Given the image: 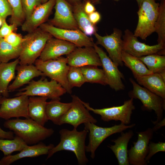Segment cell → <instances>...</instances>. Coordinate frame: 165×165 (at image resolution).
<instances>
[{"mask_svg": "<svg viewBox=\"0 0 165 165\" xmlns=\"http://www.w3.org/2000/svg\"><path fill=\"white\" fill-rule=\"evenodd\" d=\"M3 126L28 145L38 144L54 133L53 129L46 128L30 118L8 119L4 122Z\"/></svg>", "mask_w": 165, "mask_h": 165, "instance_id": "6da1fadb", "label": "cell"}, {"mask_svg": "<svg viewBox=\"0 0 165 165\" xmlns=\"http://www.w3.org/2000/svg\"><path fill=\"white\" fill-rule=\"evenodd\" d=\"M88 132V130L85 128L81 131L74 128L72 130L66 129L60 130L59 132L60 141L57 145L49 150L46 160L57 152L66 150L74 153L78 164H86L89 160L86 154L85 140Z\"/></svg>", "mask_w": 165, "mask_h": 165, "instance_id": "7a4b0ae2", "label": "cell"}, {"mask_svg": "<svg viewBox=\"0 0 165 165\" xmlns=\"http://www.w3.org/2000/svg\"><path fill=\"white\" fill-rule=\"evenodd\" d=\"M53 36L39 27L23 37L19 58L20 65L31 64L39 57L48 40Z\"/></svg>", "mask_w": 165, "mask_h": 165, "instance_id": "3957f363", "label": "cell"}, {"mask_svg": "<svg viewBox=\"0 0 165 165\" xmlns=\"http://www.w3.org/2000/svg\"><path fill=\"white\" fill-rule=\"evenodd\" d=\"M159 6L155 0H143L137 12L138 21L134 33L136 37L146 40L155 32Z\"/></svg>", "mask_w": 165, "mask_h": 165, "instance_id": "277c9868", "label": "cell"}, {"mask_svg": "<svg viewBox=\"0 0 165 165\" xmlns=\"http://www.w3.org/2000/svg\"><path fill=\"white\" fill-rule=\"evenodd\" d=\"M129 80L133 85V89L129 92V96L130 98L140 100L143 104L141 107L142 110L154 111L157 118L155 121H152L154 124L162 120L165 109V99L141 86L132 78H130Z\"/></svg>", "mask_w": 165, "mask_h": 165, "instance_id": "5b68a950", "label": "cell"}, {"mask_svg": "<svg viewBox=\"0 0 165 165\" xmlns=\"http://www.w3.org/2000/svg\"><path fill=\"white\" fill-rule=\"evenodd\" d=\"M34 64L45 76L57 81L65 89L67 93L71 94L72 88L67 78L70 66L68 64L67 57L61 56L44 61L38 59L36 60Z\"/></svg>", "mask_w": 165, "mask_h": 165, "instance_id": "8992f818", "label": "cell"}, {"mask_svg": "<svg viewBox=\"0 0 165 165\" xmlns=\"http://www.w3.org/2000/svg\"><path fill=\"white\" fill-rule=\"evenodd\" d=\"M66 92L65 89L57 81L51 79L49 81L45 78L37 81L32 80L15 96L25 95L29 97H42L51 99H60V97Z\"/></svg>", "mask_w": 165, "mask_h": 165, "instance_id": "52a82bcc", "label": "cell"}, {"mask_svg": "<svg viewBox=\"0 0 165 165\" xmlns=\"http://www.w3.org/2000/svg\"><path fill=\"white\" fill-rule=\"evenodd\" d=\"M84 124V128L89 132V142L86 146V152L91 153L90 157L92 159L95 157L96 149L107 138L114 134L121 133L128 129L133 128L135 125L134 123L127 125L121 123L111 127H101L92 123Z\"/></svg>", "mask_w": 165, "mask_h": 165, "instance_id": "ba28073f", "label": "cell"}, {"mask_svg": "<svg viewBox=\"0 0 165 165\" xmlns=\"http://www.w3.org/2000/svg\"><path fill=\"white\" fill-rule=\"evenodd\" d=\"M134 99L124 101L121 105L101 109L94 108L91 107L89 103L82 101L85 107L89 111L101 116V119L105 122L111 120L120 121L121 123L128 125L130 123L131 117L133 111L135 109L134 105Z\"/></svg>", "mask_w": 165, "mask_h": 165, "instance_id": "9c48e42d", "label": "cell"}, {"mask_svg": "<svg viewBox=\"0 0 165 165\" xmlns=\"http://www.w3.org/2000/svg\"><path fill=\"white\" fill-rule=\"evenodd\" d=\"M72 105L69 110L60 119L58 125L64 124L72 125L77 129L81 124L88 123H96L97 121L90 113L82 101L78 96L72 95Z\"/></svg>", "mask_w": 165, "mask_h": 165, "instance_id": "30bf717a", "label": "cell"}, {"mask_svg": "<svg viewBox=\"0 0 165 165\" xmlns=\"http://www.w3.org/2000/svg\"><path fill=\"white\" fill-rule=\"evenodd\" d=\"M39 27L54 37L72 43L77 47H94L95 43L92 38L85 35L79 29L61 28L44 23Z\"/></svg>", "mask_w": 165, "mask_h": 165, "instance_id": "8fae6325", "label": "cell"}, {"mask_svg": "<svg viewBox=\"0 0 165 165\" xmlns=\"http://www.w3.org/2000/svg\"><path fill=\"white\" fill-rule=\"evenodd\" d=\"M29 96L22 95L9 98L2 97L0 100V118L6 120L13 117L29 118Z\"/></svg>", "mask_w": 165, "mask_h": 165, "instance_id": "7c38bea8", "label": "cell"}, {"mask_svg": "<svg viewBox=\"0 0 165 165\" xmlns=\"http://www.w3.org/2000/svg\"><path fill=\"white\" fill-rule=\"evenodd\" d=\"M122 37V50L137 57L165 50V46L162 44L150 46L139 42L134 33L128 29L124 31Z\"/></svg>", "mask_w": 165, "mask_h": 165, "instance_id": "4fadbf2b", "label": "cell"}, {"mask_svg": "<svg viewBox=\"0 0 165 165\" xmlns=\"http://www.w3.org/2000/svg\"><path fill=\"white\" fill-rule=\"evenodd\" d=\"M94 47L100 58L107 85L116 91L124 90L125 86L122 80L124 77L118 66L96 43H94Z\"/></svg>", "mask_w": 165, "mask_h": 165, "instance_id": "5bb4252c", "label": "cell"}, {"mask_svg": "<svg viewBox=\"0 0 165 165\" xmlns=\"http://www.w3.org/2000/svg\"><path fill=\"white\" fill-rule=\"evenodd\" d=\"M94 35L97 40L96 44L105 48L109 57L117 66H123V63L121 59L123 36L121 30L114 28L113 32L110 35L102 36L97 31Z\"/></svg>", "mask_w": 165, "mask_h": 165, "instance_id": "9a60e30c", "label": "cell"}, {"mask_svg": "<svg viewBox=\"0 0 165 165\" xmlns=\"http://www.w3.org/2000/svg\"><path fill=\"white\" fill-rule=\"evenodd\" d=\"M153 133L151 128L137 132V141L134 142V146H131L128 150V161L130 165H147L146 158L148 153V144L152 138Z\"/></svg>", "mask_w": 165, "mask_h": 165, "instance_id": "2e32d148", "label": "cell"}, {"mask_svg": "<svg viewBox=\"0 0 165 165\" xmlns=\"http://www.w3.org/2000/svg\"><path fill=\"white\" fill-rule=\"evenodd\" d=\"M55 12L49 24L65 29H79L73 14L72 6L65 0H56Z\"/></svg>", "mask_w": 165, "mask_h": 165, "instance_id": "e0dca14e", "label": "cell"}, {"mask_svg": "<svg viewBox=\"0 0 165 165\" xmlns=\"http://www.w3.org/2000/svg\"><path fill=\"white\" fill-rule=\"evenodd\" d=\"M70 66L81 67L87 66L102 67L100 58L94 47H77L67 55Z\"/></svg>", "mask_w": 165, "mask_h": 165, "instance_id": "ac0fdd59", "label": "cell"}, {"mask_svg": "<svg viewBox=\"0 0 165 165\" xmlns=\"http://www.w3.org/2000/svg\"><path fill=\"white\" fill-rule=\"evenodd\" d=\"M77 47L72 43L53 36L46 42L39 59L44 61L67 55Z\"/></svg>", "mask_w": 165, "mask_h": 165, "instance_id": "d6986e66", "label": "cell"}, {"mask_svg": "<svg viewBox=\"0 0 165 165\" xmlns=\"http://www.w3.org/2000/svg\"><path fill=\"white\" fill-rule=\"evenodd\" d=\"M56 0H48L37 7L29 17L21 25L22 31L29 32L36 29L44 23L54 6Z\"/></svg>", "mask_w": 165, "mask_h": 165, "instance_id": "ffe728a7", "label": "cell"}, {"mask_svg": "<svg viewBox=\"0 0 165 165\" xmlns=\"http://www.w3.org/2000/svg\"><path fill=\"white\" fill-rule=\"evenodd\" d=\"M54 146L53 144L46 145L41 142L33 145H28L17 154L5 156L0 160V165H9L23 158L47 154L49 150Z\"/></svg>", "mask_w": 165, "mask_h": 165, "instance_id": "44dd1931", "label": "cell"}, {"mask_svg": "<svg viewBox=\"0 0 165 165\" xmlns=\"http://www.w3.org/2000/svg\"><path fill=\"white\" fill-rule=\"evenodd\" d=\"M16 76L8 87L9 92L15 91L25 84H28L35 78L45 76L44 74L33 64L20 65L17 66Z\"/></svg>", "mask_w": 165, "mask_h": 165, "instance_id": "7402d4cb", "label": "cell"}, {"mask_svg": "<svg viewBox=\"0 0 165 165\" xmlns=\"http://www.w3.org/2000/svg\"><path fill=\"white\" fill-rule=\"evenodd\" d=\"M134 134L133 132L131 130L125 133L122 132L121 136L111 140L114 145L108 146L114 153L119 165H130L128 161L127 146Z\"/></svg>", "mask_w": 165, "mask_h": 165, "instance_id": "603a6c76", "label": "cell"}, {"mask_svg": "<svg viewBox=\"0 0 165 165\" xmlns=\"http://www.w3.org/2000/svg\"><path fill=\"white\" fill-rule=\"evenodd\" d=\"M48 98L30 96L28 101V114L29 118L44 126L48 120L46 114V106Z\"/></svg>", "mask_w": 165, "mask_h": 165, "instance_id": "cb8c5ba5", "label": "cell"}, {"mask_svg": "<svg viewBox=\"0 0 165 165\" xmlns=\"http://www.w3.org/2000/svg\"><path fill=\"white\" fill-rule=\"evenodd\" d=\"M138 83L165 99V80L158 73L134 77Z\"/></svg>", "mask_w": 165, "mask_h": 165, "instance_id": "d4e9b609", "label": "cell"}, {"mask_svg": "<svg viewBox=\"0 0 165 165\" xmlns=\"http://www.w3.org/2000/svg\"><path fill=\"white\" fill-rule=\"evenodd\" d=\"M19 63V58L12 62L0 63V93L3 97H9V84L15 77V70Z\"/></svg>", "mask_w": 165, "mask_h": 165, "instance_id": "484cf974", "label": "cell"}, {"mask_svg": "<svg viewBox=\"0 0 165 165\" xmlns=\"http://www.w3.org/2000/svg\"><path fill=\"white\" fill-rule=\"evenodd\" d=\"M75 18L79 28L87 36H91L97 31L95 25L90 21L88 15L83 9V3L81 2L72 6Z\"/></svg>", "mask_w": 165, "mask_h": 165, "instance_id": "4316f807", "label": "cell"}, {"mask_svg": "<svg viewBox=\"0 0 165 165\" xmlns=\"http://www.w3.org/2000/svg\"><path fill=\"white\" fill-rule=\"evenodd\" d=\"M60 99H51L47 102L46 114L48 120L58 125L61 117L69 110L72 105V102L64 103L61 102Z\"/></svg>", "mask_w": 165, "mask_h": 165, "instance_id": "83f0119b", "label": "cell"}, {"mask_svg": "<svg viewBox=\"0 0 165 165\" xmlns=\"http://www.w3.org/2000/svg\"><path fill=\"white\" fill-rule=\"evenodd\" d=\"M121 60L124 65L132 71L134 77L142 76L153 73L138 57L122 50Z\"/></svg>", "mask_w": 165, "mask_h": 165, "instance_id": "f1b7e54d", "label": "cell"}, {"mask_svg": "<svg viewBox=\"0 0 165 165\" xmlns=\"http://www.w3.org/2000/svg\"><path fill=\"white\" fill-rule=\"evenodd\" d=\"M86 82L96 83L103 85H107L106 77L103 69L94 66H87L80 67Z\"/></svg>", "mask_w": 165, "mask_h": 165, "instance_id": "f546056e", "label": "cell"}, {"mask_svg": "<svg viewBox=\"0 0 165 165\" xmlns=\"http://www.w3.org/2000/svg\"><path fill=\"white\" fill-rule=\"evenodd\" d=\"M153 73H159L165 69V56L156 53L138 57Z\"/></svg>", "mask_w": 165, "mask_h": 165, "instance_id": "4dcf8cb0", "label": "cell"}, {"mask_svg": "<svg viewBox=\"0 0 165 165\" xmlns=\"http://www.w3.org/2000/svg\"><path fill=\"white\" fill-rule=\"evenodd\" d=\"M28 145L21 138L16 136L13 139H0V150L5 156L20 151Z\"/></svg>", "mask_w": 165, "mask_h": 165, "instance_id": "1f68e13d", "label": "cell"}, {"mask_svg": "<svg viewBox=\"0 0 165 165\" xmlns=\"http://www.w3.org/2000/svg\"><path fill=\"white\" fill-rule=\"evenodd\" d=\"M21 50V45L13 46L2 38L0 41V62H8L11 60L19 58Z\"/></svg>", "mask_w": 165, "mask_h": 165, "instance_id": "d6a6232c", "label": "cell"}, {"mask_svg": "<svg viewBox=\"0 0 165 165\" xmlns=\"http://www.w3.org/2000/svg\"><path fill=\"white\" fill-rule=\"evenodd\" d=\"M161 1L155 26V32L158 35L157 44L165 46V0Z\"/></svg>", "mask_w": 165, "mask_h": 165, "instance_id": "836d02e7", "label": "cell"}, {"mask_svg": "<svg viewBox=\"0 0 165 165\" xmlns=\"http://www.w3.org/2000/svg\"><path fill=\"white\" fill-rule=\"evenodd\" d=\"M13 11L10 22L17 28L21 26L25 20L21 0H7Z\"/></svg>", "mask_w": 165, "mask_h": 165, "instance_id": "e575fe53", "label": "cell"}, {"mask_svg": "<svg viewBox=\"0 0 165 165\" xmlns=\"http://www.w3.org/2000/svg\"><path fill=\"white\" fill-rule=\"evenodd\" d=\"M67 78L72 88L74 87H80L86 82L80 67L70 66Z\"/></svg>", "mask_w": 165, "mask_h": 165, "instance_id": "d590c367", "label": "cell"}, {"mask_svg": "<svg viewBox=\"0 0 165 165\" xmlns=\"http://www.w3.org/2000/svg\"><path fill=\"white\" fill-rule=\"evenodd\" d=\"M21 1L25 20L28 19L35 8L42 3L41 0H21Z\"/></svg>", "mask_w": 165, "mask_h": 165, "instance_id": "8d00e7d4", "label": "cell"}, {"mask_svg": "<svg viewBox=\"0 0 165 165\" xmlns=\"http://www.w3.org/2000/svg\"><path fill=\"white\" fill-rule=\"evenodd\" d=\"M165 151V142L159 141L155 143L150 141L148 145V153L146 158V161L148 162L151 158L157 152Z\"/></svg>", "mask_w": 165, "mask_h": 165, "instance_id": "74e56055", "label": "cell"}, {"mask_svg": "<svg viewBox=\"0 0 165 165\" xmlns=\"http://www.w3.org/2000/svg\"><path fill=\"white\" fill-rule=\"evenodd\" d=\"M23 38L21 35L15 33L14 31L3 38L6 42L16 47L21 46Z\"/></svg>", "mask_w": 165, "mask_h": 165, "instance_id": "f35d334b", "label": "cell"}, {"mask_svg": "<svg viewBox=\"0 0 165 165\" xmlns=\"http://www.w3.org/2000/svg\"><path fill=\"white\" fill-rule=\"evenodd\" d=\"M12 14V9L7 0H0V18L4 21Z\"/></svg>", "mask_w": 165, "mask_h": 165, "instance_id": "ab89813d", "label": "cell"}, {"mask_svg": "<svg viewBox=\"0 0 165 165\" xmlns=\"http://www.w3.org/2000/svg\"><path fill=\"white\" fill-rule=\"evenodd\" d=\"M17 27L14 24H11L9 25L6 20L3 21L2 25L0 28V37L2 38L11 33L16 30Z\"/></svg>", "mask_w": 165, "mask_h": 165, "instance_id": "60d3db41", "label": "cell"}, {"mask_svg": "<svg viewBox=\"0 0 165 165\" xmlns=\"http://www.w3.org/2000/svg\"><path fill=\"white\" fill-rule=\"evenodd\" d=\"M89 19L91 22L95 25L101 20L100 14L96 11L88 15Z\"/></svg>", "mask_w": 165, "mask_h": 165, "instance_id": "b9f144b4", "label": "cell"}, {"mask_svg": "<svg viewBox=\"0 0 165 165\" xmlns=\"http://www.w3.org/2000/svg\"><path fill=\"white\" fill-rule=\"evenodd\" d=\"M83 3V9L88 15L96 11V8L94 4L89 1H84Z\"/></svg>", "mask_w": 165, "mask_h": 165, "instance_id": "7bdbcfd3", "label": "cell"}, {"mask_svg": "<svg viewBox=\"0 0 165 165\" xmlns=\"http://www.w3.org/2000/svg\"><path fill=\"white\" fill-rule=\"evenodd\" d=\"M2 95H0V100ZM14 137V133L12 131H6L3 130L0 127V138L12 139Z\"/></svg>", "mask_w": 165, "mask_h": 165, "instance_id": "ee69618b", "label": "cell"}, {"mask_svg": "<svg viewBox=\"0 0 165 165\" xmlns=\"http://www.w3.org/2000/svg\"><path fill=\"white\" fill-rule=\"evenodd\" d=\"M152 128L153 132H155L158 130L163 127L165 125V118H164L160 122L157 123Z\"/></svg>", "mask_w": 165, "mask_h": 165, "instance_id": "f6af8a7d", "label": "cell"}, {"mask_svg": "<svg viewBox=\"0 0 165 165\" xmlns=\"http://www.w3.org/2000/svg\"><path fill=\"white\" fill-rule=\"evenodd\" d=\"M70 4L73 6L75 4L82 2V0H65Z\"/></svg>", "mask_w": 165, "mask_h": 165, "instance_id": "bcb514c9", "label": "cell"}, {"mask_svg": "<svg viewBox=\"0 0 165 165\" xmlns=\"http://www.w3.org/2000/svg\"><path fill=\"white\" fill-rule=\"evenodd\" d=\"M102 0H92L91 1V2L94 4L98 3L100 1ZM115 1H118L119 0H113Z\"/></svg>", "mask_w": 165, "mask_h": 165, "instance_id": "7dc6e473", "label": "cell"}, {"mask_svg": "<svg viewBox=\"0 0 165 165\" xmlns=\"http://www.w3.org/2000/svg\"><path fill=\"white\" fill-rule=\"evenodd\" d=\"M136 0L137 3L138 7H139L141 5L143 0Z\"/></svg>", "mask_w": 165, "mask_h": 165, "instance_id": "c3c4849f", "label": "cell"}, {"mask_svg": "<svg viewBox=\"0 0 165 165\" xmlns=\"http://www.w3.org/2000/svg\"><path fill=\"white\" fill-rule=\"evenodd\" d=\"M3 21L0 18V27L2 25Z\"/></svg>", "mask_w": 165, "mask_h": 165, "instance_id": "681fc988", "label": "cell"}, {"mask_svg": "<svg viewBox=\"0 0 165 165\" xmlns=\"http://www.w3.org/2000/svg\"><path fill=\"white\" fill-rule=\"evenodd\" d=\"M42 3H44L47 2L48 0H41Z\"/></svg>", "mask_w": 165, "mask_h": 165, "instance_id": "f907efd6", "label": "cell"}, {"mask_svg": "<svg viewBox=\"0 0 165 165\" xmlns=\"http://www.w3.org/2000/svg\"><path fill=\"white\" fill-rule=\"evenodd\" d=\"M84 1H89L91 2V1L92 0H84Z\"/></svg>", "mask_w": 165, "mask_h": 165, "instance_id": "816d5d0a", "label": "cell"}, {"mask_svg": "<svg viewBox=\"0 0 165 165\" xmlns=\"http://www.w3.org/2000/svg\"><path fill=\"white\" fill-rule=\"evenodd\" d=\"M2 38H1V37H0V40H1V39Z\"/></svg>", "mask_w": 165, "mask_h": 165, "instance_id": "f5cc1de1", "label": "cell"}, {"mask_svg": "<svg viewBox=\"0 0 165 165\" xmlns=\"http://www.w3.org/2000/svg\"><path fill=\"white\" fill-rule=\"evenodd\" d=\"M155 0L161 1V0Z\"/></svg>", "mask_w": 165, "mask_h": 165, "instance_id": "db71d44e", "label": "cell"}, {"mask_svg": "<svg viewBox=\"0 0 165 165\" xmlns=\"http://www.w3.org/2000/svg\"><path fill=\"white\" fill-rule=\"evenodd\" d=\"M1 95V94L0 93V95Z\"/></svg>", "mask_w": 165, "mask_h": 165, "instance_id": "11a10c76", "label": "cell"}, {"mask_svg": "<svg viewBox=\"0 0 165 165\" xmlns=\"http://www.w3.org/2000/svg\"></svg>", "mask_w": 165, "mask_h": 165, "instance_id": "9f6ffc18", "label": "cell"}]
</instances>
